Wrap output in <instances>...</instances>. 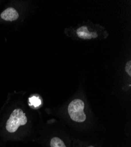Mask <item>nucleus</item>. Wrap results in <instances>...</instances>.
Here are the masks:
<instances>
[{"instance_id":"nucleus-1","label":"nucleus","mask_w":131,"mask_h":147,"mask_svg":"<svg viewBox=\"0 0 131 147\" xmlns=\"http://www.w3.org/2000/svg\"><path fill=\"white\" fill-rule=\"evenodd\" d=\"M27 118L22 109L18 108L14 110L10 115L6 123V129L10 133L15 132L21 125H25Z\"/></svg>"},{"instance_id":"nucleus-2","label":"nucleus","mask_w":131,"mask_h":147,"mask_svg":"<svg viewBox=\"0 0 131 147\" xmlns=\"http://www.w3.org/2000/svg\"><path fill=\"white\" fill-rule=\"evenodd\" d=\"M84 102L80 99L71 101L68 108V114L71 119L77 122H84L86 119V115L84 112Z\"/></svg>"},{"instance_id":"nucleus-3","label":"nucleus","mask_w":131,"mask_h":147,"mask_svg":"<svg viewBox=\"0 0 131 147\" xmlns=\"http://www.w3.org/2000/svg\"><path fill=\"white\" fill-rule=\"evenodd\" d=\"M19 17L18 12L13 7H9L4 10L1 14V18L7 21L17 20Z\"/></svg>"},{"instance_id":"nucleus-4","label":"nucleus","mask_w":131,"mask_h":147,"mask_svg":"<svg viewBox=\"0 0 131 147\" xmlns=\"http://www.w3.org/2000/svg\"><path fill=\"white\" fill-rule=\"evenodd\" d=\"M77 34L79 37L83 40H89L97 38L98 34L95 32H90L87 27L82 26L77 30Z\"/></svg>"},{"instance_id":"nucleus-5","label":"nucleus","mask_w":131,"mask_h":147,"mask_svg":"<svg viewBox=\"0 0 131 147\" xmlns=\"http://www.w3.org/2000/svg\"><path fill=\"white\" fill-rule=\"evenodd\" d=\"M51 147H67L64 142L58 137H54L50 142Z\"/></svg>"},{"instance_id":"nucleus-6","label":"nucleus","mask_w":131,"mask_h":147,"mask_svg":"<svg viewBox=\"0 0 131 147\" xmlns=\"http://www.w3.org/2000/svg\"><path fill=\"white\" fill-rule=\"evenodd\" d=\"M42 102L39 96H32L29 98V104L30 106H33L34 107H38L41 105Z\"/></svg>"},{"instance_id":"nucleus-7","label":"nucleus","mask_w":131,"mask_h":147,"mask_svg":"<svg viewBox=\"0 0 131 147\" xmlns=\"http://www.w3.org/2000/svg\"><path fill=\"white\" fill-rule=\"evenodd\" d=\"M126 72L129 75V76H131V61L129 60L127 62L125 67Z\"/></svg>"},{"instance_id":"nucleus-8","label":"nucleus","mask_w":131,"mask_h":147,"mask_svg":"<svg viewBox=\"0 0 131 147\" xmlns=\"http://www.w3.org/2000/svg\"><path fill=\"white\" fill-rule=\"evenodd\" d=\"M88 147H94V146H88Z\"/></svg>"}]
</instances>
